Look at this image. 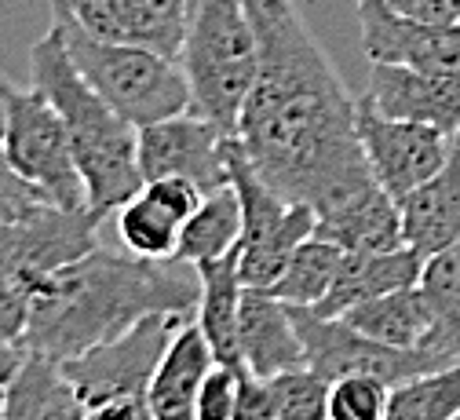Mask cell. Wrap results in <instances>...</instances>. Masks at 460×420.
<instances>
[{
	"instance_id": "5b68a950",
	"label": "cell",
	"mask_w": 460,
	"mask_h": 420,
	"mask_svg": "<svg viewBox=\"0 0 460 420\" xmlns=\"http://www.w3.org/2000/svg\"><path fill=\"white\" fill-rule=\"evenodd\" d=\"M176 63L190 85V110L234 136L260 70V40L245 0H190Z\"/></svg>"
},
{
	"instance_id": "6da1fadb",
	"label": "cell",
	"mask_w": 460,
	"mask_h": 420,
	"mask_svg": "<svg viewBox=\"0 0 460 420\" xmlns=\"http://www.w3.org/2000/svg\"><path fill=\"white\" fill-rule=\"evenodd\" d=\"M260 40V70L238 117L249 165L289 201L314 212L369 183L358 139V99L348 95L329 55L293 0H245Z\"/></svg>"
},
{
	"instance_id": "83f0119b",
	"label": "cell",
	"mask_w": 460,
	"mask_h": 420,
	"mask_svg": "<svg viewBox=\"0 0 460 420\" xmlns=\"http://www.w3.org/2000/svg\"><path fill=\"white\" fill-rule=\"evenodd\" d=\"M460 413V362L391 388L387 420H449Z\"/></svg>"
},
{
	"instance_id": "f35d334b",
	"label": "cell",
	"mask_w": 460,
	"mask_h": 420,
	"mask_svg": "<svg viewBox=\"0 0 460 420\" xmlns=\"http://www.w3.org/2000/svg\"><path fill=\"white\" fill-rule=\"evenodd\" d=\"M449 420H460V413H456V416H449Z\"/></svg>"
},
{
	"instance_id": "3957f363",
	"label": "cell",
	"mask_w": 460,
	"mask_h": 420,
	"mask_svg": "<svg viewBox=\"0 0 460 420\" xmlns=\"http://www.w3.org/2000/svg\"><path fill=\"white\" fill-rule=\"evenodd\" d=\"M30 85L59 110L74 143L77 168L88 187V209L106 219L128 198L139 194V129L113 110L74 67V58L59 37L48 30L30 48Z\"/></svg>"
},
{
	"instance_id": "52a82bcc",
	"label": "cell",
	"mask_w": 460,
	"mask_h": 420,
	"mask_svg": "<svg viewBox=\"0 0 460 420\" xmlns=\"http://www.w3.org/2000/svg\"><path fill=\"white\" fill-rule=\"evenodd\" d=\"M226 161H230V187H234V194L242 201V219H245L242 246H238V274H242L245 289L267 292L281 278L293 253L314 234L318 212L304 201L281 198L249 165L238 136H230Z\"/></svg>"
},
{
	"instance_id": "e0dca14e",
	"label": "cell",
	"mask_w": 460,
	"mask_h": 420,
	"mask_svg": "<svg viewBox=\"0 0 460 420\" xmlns=\"http://www.w3.org/2000/svg\"><path fill=\"white\" fill-rule=\"evenodd\" d=\"M314 234L336 242L343 253H387L406 246L402 205L380 183H369L348 198H340L336 205L322 209Z\"/></svg>"
},
{
	"instance_id": "7c38bea8",
	"label": "cell",
	"mask_w": 460,
	"mask_h": 420,
	"mask_svg": "<svg viewBox=\"0 0 460 420\" xmlns=\"http://www.w3.org/2000/svg\"><path fill=\"white\" fill-rule=\"evenodd\" d=\"M358 139L373 168V179L394 201L417 191L424 179H431L446 165L453 147V136H446L442 129L420 121H398V117L373 110L366 99H358Z\"/></svg>"
},
{
	"instance_id": "d6986e66",
	"label": "cell",
	"mask_w": 460,
	"mask_h": 420,
	"mask_svg": "<svg viewBox=\"0 0 460 420\" xmlns=\"http://www.w3.org/2000/svg\"><path fill=\"white\" fill-rule=\"evenodd\" d=\"M216 366V354L198 329V322H183L172 336L168 351L154 370L146 402L154 420H198V391Z\"/></svg>"
},
{
	"instance_id": "484cf974",
	"label": "cell",
	"mask_w": 460,
	"mask_h": 420,
	"mask_svg": "<svg viewBox=\"0 0 460 420\" xmlns=\"http://www.w3.org/2000/svg\"><path fill=\"white\" fill-rule=\"evenodd\" d=\"M340 264H343V249L336 242H329V237L311 234L307 242L293 253V260L285 264L281 278L267 292L278 296L281 304H289V308H314L318 299L332 289Z\"/></svg>"
},
{
	"instance_id": "ba28073f",
	"label": "cell",
	"mask_w": 460,
	"mask_h": 420,
	"mask_svg": "<svg viewBox=\"0 0 460 420\" xmlns=\"http://www.w3.org/2000/svg\"><path fill=\"white\" fill-rule=\"evenodd\" d=\"M0 154L8 165L26 179L30 187L44 194L55 209H88V187L74 157L70 132L63 125L59 110H55L37 88L12 92L8 103V129Z\"/></svg>"
},
{
	"instance_id": "9c48e42d",
	"label": "cell",
	"mask_w": 460,
	"mask_h": 420,
	"mask_svg": "<svg viewBox=\"0 0 460 420\" xmlns=\"http://www.w3.org/2000/svg\"><path fill=\"white\" fill-rule=\"evenodd\" d=\"M289 311H293V322L304 340L307 366L325 380L362 373V377H376V380L398 388L420 373L446 370L442 358L431 347H387V344L358 333L343 318H322L307 308H289Z\"/></svg>"
},
{
	"instance_id": "e575fe53",
	"label": "cell",
	"mask_w": 460,
	"mask_h": 420,
	"mask_svg": "<svg viewBox=\"0 0 460 420\" xmlns=\"http://www.w3.org/2000/svg\"><path fill=\"white\" fill-rule=\"evenodd\" d=\"M387 4L410 19L428 22H460V0H387Z\"/></svg>"
},
{
	"instance_id": "44dd1931",
	"label": "cell",
	"mask_w": 460,
	"mask_h": 420,
	"mask_svg": "<svg viewBox=\"0 0 460 420\" xmlns=\"http://www.w3.org/2000/svg\"><path fill=\"white\" fill-rule=\"evenodd\" d=\"M198 281H201V299H198V311H194L198 329L205 333L216 362L242 366V354H238V311H242L245 281L238 274V249L219 256V260L198 264Z\"/></svg>"
},
{
	"instance_id": "30bf717a",
	"label": "cell",
	"mask_w": 460,
	"mask_h": 420,
	"mask_svg": "<svg viewBox=\"0 0 460 420\" xmlns=\"http://www.w3.org/2000/svg\"><path fill=\"white\" fill-rule=\"evenodd\" d=\"M190 322L183 315H150L118 340L99 344L70 362H63L66 380L74 384L77 398L88 402H106V398H146L154 370L161 354L168 351L176 329Z\"/></svg>"
},
{
	"instance_id": "ac0fdd59",
	"label": "cell",
	"mask_w": 460,
	"mask_h": 420,
	"mask_svg": "<svg viewBox=\"0 0 460 420\" xmlns=\"http://www.w3.org/2000/svg\"><path fill=\"white\" fill-rule=\"evenodd\" d=\"M420 271H424V256L413 246H398L387 253H343L332 289L307 311H314L322 318H343L351 308L366 304L373 296L417 285Z\"/></svg>"
},
{
	"instance_id": "d4e9b609",
	"label": "cell",
	"mask_w": 460,
	"mask_h": 420,
	"mask_svg": "<svg viewBox=\"0 0 460 420\" xmlns=\"http://www.w3.org/2000/svg\"><path fill=\"white\" fill-rule=\"evenodd\" d=\"M242 201L234 194V187H219L212 194H205L201 209L187 219L183 234H180V249L176 260L198 267L205 260H219L226 253H234L242 246Z\"/></svg>"
},
{
	"instance_id": "5bb4252c",
	"label": "cell",
	"mask_w": 460,
	"mask_h": 420,
	"mask_svg": "<svg viewBox=\"0 0 460 420\" xmlns=\"http://www.w3.org/2000/svg\"><path fill=\"white\" fill-rule=\"evenodd\" d=\"M88 33L143 44L161 55H180L190 0H55Z\"/></svg>"
},
{
	"instance_id": "4dcf8cb0",
	"label": "cell",
	"mask_w": 460,
	"mask_h": 420,
	"mask_svg": "<svg viewBox=\"0 0 460 420\" xmlns=\"http://www.w3.org/2000/svg\"><path fill=\"white\" fill-rule=\"evenodd\" d=\"M245 366H226L216 362L198 391V420H234L238 402V377Z\"/></svg>"
},
{
	"instance_id": "8fae6325",
	"label": "cell",
	"mask_w": 460,
	"mask_h": 420,
	"mask_svg": "<svg viewBox=\"0 0 460 420\" xmlns=\"http://www.w3.org/2000/svg\"><path fill=\"white\" fill-rule=\"evenodd\" d=\"M230 132H223L208 117L187 110L164 121L139 129V172L143 183L164 175H180L198 183L205 194L230 187V161H226Z\"/></svg>"
},
{
	"instance_id": "f546056e",
	"label": "cell",
	"mask_w": 460,
	"mask_h": 420,
	"mask_svg": "<svg viewBox=\"0 0 460 420\" xmlns=\"http://www.w3.org/2000/svg\"><path fill=\"white\" fill-rule=\"evenodd\" d=\"M278 391V420H329V380L311 366L270 377Z\"/></svg>"
},
{
	"instance_id": "74e56055",
	"label": "cell",
	"mask_w": 460,
	"mask_h": 420,
	"mask_svg": "<svg viewBox=\"0 0 460 420\" xmlns=\"http://www.w3.org/2000/svg\"><path fill=\"white\" fill-rule=\"evenodd\" d=\"M0 420H4V384H0Z\"/></svg>"
},
{
	"instance_id": "ffe728a7",
	"label": "cell",
	"mask_w": 460,
	"mask_h": 420,
	"mask_svg": "<svg viewBox=\"0 0 460 420\" xmlns=\"http://www.w3.org/2000/svg\"><path fill=\"white\" fill-rule=\"evenodd\" d=\"M398 205L402 227H406V246H413L420 256H431L442 246H449L453 237H460V132L453 136L446 165Z\"/></svg>"
},
{
	"instance_id": "d590c367",
	"label": "cell",
	"mask_w": 460,
	"mask_h": 420,
	"mask_svg": "<svg viewBox=\"0 0 460 420\" xmlns=\"http://www.w3.org/2000/svg\"><path fill=\"white\" fill-rule=\"evenodd\" d=\"M22 347H15V344H8V340H0V384H8L15 373H19V366H22Z\"/></svg>"
},
{
	"instance_id": "7a4b0ae2",
	"label": "cell",
	"mask_w": 460,
	"mask_h": 420,
	"mask_svg": "<svg viewBox=\"0 0 460 420\" xmlns=\"http://www.w3.org/2000/svg\"><path fill=\"white\" fill-rule=\"evenodd\" d=\"M198 299V267L183 260L92 249L40 281L19 347L22 354L63 366L99 344L118 340L150 315L194 318Z\"/></svg>"
},
{
	"instance_id": "d6a6232c",
	"label": "cell",
	"mask_w": 460,
	"mask_h": 420,
	"mask_svg": "<svg viewBox=\"0 0 460 420\" xmlns=\"http://www.w3.org/2000/svg\"><path fill=\"white\" fill-rule=\"evenodd\" d=\"M234 420H278V391H274L270 377H256V373L242 370Z\"/></svg>"
},
{
	"instance_id": "9a60e30c",
	"label": "cell",
	"mask_w": 460,
	"mask_h": 420,
	"mask_svg": "<svg viewBox=\"0 0 460 420\" xmlns=\"http://www.w3.org/2000/svg\"><path fill=\"white\" fill-rule=\"evenodd\" d=\"M362 99L398 121H420L442 129L446 136L460 132V77L428 74L398 63H373Z\"/></svg>"
},
{
	"instance_id": "7402d4cb",
	"label": "cell",
	"mask_w": 460,
	"mask_h": 420,
	"mask_svg": "<svg viewBox=\"0 0 460 420\" xmlns=\"http://www.w3.org/2000/svg\"><path fill=\"white\" fill-rule=\"evenodd\" d=\"M343 322L387 347H420L435 329V311L420 285H406L351 308Z\"/></svg>"
},
{
	"instance_id": "1f68e13d",
	"label": "cell",
	"mask_w": 460,
	"mask_h": 420,
	"mask_svg": "<svg viewBox=\"0 0 460 420\" xmlns=\"http://www.w3.org/2000/svg\"><path fill=\"white\" fill-rule=\"evenodd\" d=\"M48 205L44 194L37 187H30L26 179L8 165V157L0 154V227H8L22 216H30L33 209Z\"/></svg>"
},
{
	"instance_id": "4316f807",
	"label": "cell",
	"mask_w": 460,
	"mask_h": 420,
	"mask_svg": "<svg viewBox=\"0 0 460 420\" xmlns=\"http://www.w3.org/2000/svg\"><path fill=\"white\" fill-rule=\"evenodd\" d=\"M183 223L172 216L161 201H154L143 187L118 209V237L132 256L146 260H176Z\"/></svg>"
},
{
	"instance_id": "603a6c76",
	"label": "cell",
	"mask_w": 460,
	"mask_h": 420,
	"mask_svg": "<svg viewBox=\"0 0 460 420\" xmlns=\"http://www.w3.org/2000/svg\"><path fill=\"white\" fill-rule=\"evenodd\" d=\"M84 402L63 366L26 354L19 373L4 384V420H81Z\"/></svg>"
},
{
	"instance_id": "2e32d148",
	"label": "cell",
	"mask_w": 460,
	"mask_h": 420,
	"mask_svg": "<svg viewBox=\"0 0 460 420\" xmlns=\"http://www.w3.org/2000/svg\"><path fill=\"white\" fill-rule=\"evenodd\" d=\"M238 354L242 366L256 377H278L307 366L289 304H281L263 289H245L238 311Z\"/></svg>"
},
{
	"instance_id": "cb8c5ba5",
	"label": "cell",
	"mask_w": 460,
	"mask_h": 420,
	"mask_svg": "<svg viewBox=\"0 0 460 420\" xmlns=\"http://www.w3.org/2000/svg\"><path fill=\"white\" fill-rule=\"evenodd\" d=\"M435 311V329L420 347H431L442 366L460 362V237L438 253L424 256V271L417 281Z\"/></svg>"
},
{
	"instance_id": "277c9868",
	"label": "cell",
	"mask_w": 460,
	"mask_h": 420,
	"mask_svg": "<svg viewBox=\"0 0 460 420\" xmlns=\"http://www.w3.org/2000/svg\"><path fill=\"white\" fill-rule=\"evenodd\" d=\"M51 26L59 30L81 77L136 129L190 110V85L172 55L143 44L88 33L63 4L51 0Z\"/></svg>"
},
{
	"instance_id": "8d00e7d4",
	"label": "cell",
	"mask_w": 460,
	"mask_h": 420,
	"mask_svg": "<svg viewBox=\"0 0 460 420\" xmlns=\"http://www.w3.org/2000/svg\"><path fill=\"white\" fill-rule=\"evenodd\" d=\"M12 92L15 85L0 74V143H4V129H8V103H12Z\"/></svg>"
},
{
	"instance_id": "4fadbf2b",
	"label": "cell",
	"mask_w": 460,
	"mask_h": 420,
	"mask_svg": "<svg viewBox=\"0 0 460 420\" xmlns=\"http://www.w3.org/2000/svg\"><path fill=\"white\" fill-rule=\"evenodd\" d=\"M358 22L369 63H398L460 77V22L410 19L387 0H358Z\"/></svg>"
},
{
	"instance_id": "f1b7e54d",
	"label": "cell",
	"mask_w": 460,
	"mask_h": 420,
	"mask_svg": "<svg viewBox=\"0 0 460 420\" xmlns=\"http://www.w3.org/2000/svg\"><path fill=\"white\" fill-rule=\"evenodd\" d=\"M391 384L376 377H336L329 380V420H387Z\"/></svg>"
},
{
	"instance_id": "836d02e7",
	"label": "cell",
	"mask_w": 460,
	"mask_h": 420,
	"mask_svg": "<svg viewBox=\"0 0 460 420\" xmlns=\"http://www.w3.org/2000/svg\"><path fill=\"white\" fill-rule=\"evenodd\" d=\"M81 420H154L146 398H106L88 402L81 409Z\"/></svg>"
},
{
	"instance_id": "8992f818",
	"label": "cell",
	"mask_w": 460,
	"mask_h": 420,
	"mask_svg": "<svg viewBox=\"0 0 460 420\" xmlns=\"http://www.w3.org/2000/svg\"><path fill=\"white\" fill-rule=\"evenodd\" d=\"M102 219L92 209L40 205L0 227V340L22 344L33 296L48 274L99 249Z\"/></svg>"
}]
</instances>
